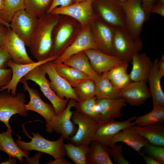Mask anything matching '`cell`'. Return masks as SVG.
Instances as JSON below:
<instances>
[{"instance_id":"obj_7","label":"cell","mask_w":164,"mask_h":164,"mask_svg":"<svg viewBox=\"0 0 164 164\" xmlns=\"http://www.w3.org/2000/svg\"><path fill=\"white\" fill-rule=\"evenodd\" d=\"M72 121L77 125L75 134L68 139L70 142L76 145L89 146L92 141L98 123L91 118L76 110L73 111Z\"/></svg>"},{"instance_id":"obj_51","label":"cell","mask_w":164,"mask_h":164,"mask_svg":"<svg viewBox=\"0 0 164 164\" xmlns=\"http://www.w3.org/2000/svg\"><path fill=\"white\" fill-rule=\"evenodd\" d=\"M9 159L7 160L3 161L1 164H17L16 158L9 157Z\"/></svg>"},{"instance_id":"obj_8","label":"cell","mask_w":164,"mask_h":164,"mask_svg":"<svg viewBox=\"0 0 164 164\" xmlns=\"http://www.w3.org/2000/svg\"><path fill=\"white\" fill-rule=\"evenodd\" d=\"M76 101L74 99H70L65 109L46 123L47 132L49 134L55 132L63 137L65 139L67 140L75 134L77 127L71 120L73 111L71 108L75 107Z\"/></svg>"},{"instance_id":"obj_42","label":"cell","mask_w":164,"mask_h":164,"mask_svg":"<svg viewBox=\"0 0 164 164\" xmlns=\"http://www.w3.org/2000/svg\"><path fill=\"white\" fill-rule=\"evenodd\" d=\"M11 69L0 68V88L6 86L10 82L12 77Z\"/></svg>"},{"instance_id":"obj_19","label":"cell","mask_w":164,"mask_h":164,"mask_svg":"<svg viewBox=\"0 0 164 164\" xmlns=\"http://www.w3.org/2000/svg\"><path fill=\"white\" fill-rule=\"evenodd\" d=\"M125 100L120 97L116 99L98 98L96 100L99 122L101 123L122 117L121 111L126 105Z\"/></svg>"},{"instance_id":"obj_16","label":"cell","mask_w":164,"mask_h":164,"mask_svg":"<svg viewBox=\"0 0 164 164\" xmlns=\"http://www.w3.org/2000/svg\"><path fill=\"white\" fill-rule=\"evenodd\" d=\"M58 56L57 55L51 56L44 60L27 64H19L14 63L11 59L7 63V67L10 68L12 71L11 80L6 86L0 88V91H6L12 94H16L17 87L20 80L28 73L36 67L46 62L53 61Z\"/></svg>"},{"instance_id":"obj_14","label":"cell","mask_w":164,"mask_h":164,"mask_svg":"<svg viewBox=\"0 0 164 164\" xmlns=\"http://www.w3.org/2000/svg\"><path fill=\"white\" fill-rule=\"evenodd\" d=\"M27 80L22 78L20 80L23 84L24 91L29 93L30 100L29 103L24 104L27 111H32L37 112L43 117L46 123L50 122L56 115L52 105L46 103L41 98V94L38 91L28 85Z\"/></svg>"},{"instance_id":"obj_40","label":"cell","mask_w":164,"mask_h":164,"mask_svg":"<svg viewBox=\"0 0 164 164\" xmlns=\"http://www.w3.org/2000/svg\"><path fill=\"white\" fill-rule=\"evenodd\" d=\"M128 63L125 62L101 75L104 76L110 81L116 79L127 73V70Z\"/></svg>"},{"instance_id":"obj_3","label":"cell","mask_w":164,"mask_h":164,"mask_svg":"<svg viewBox=\"0 0 164 164\" xmlns=\"http://www.w3.org/2000/svg\"><path fill=\"white\" fill-rule=\"evenodd\" d=\"M143 47L141 39H134L126 29L115 28L112 42L114 56L128 63Z\"/></svg>"},{"instance_id":"obj_47","label":"cell","mask_w":164,"mask_h":164,"mask_svg":"<svg viewBox=\"0 0 164 164\" xmlns=\"http://www.w3.org/2000/svg\"><path fill=\"white\" fill-rule=\"evenodd\" d=\"M150 12L157 14L164 17V5L154 4L150 9Z\"/></svg>"},{"instance_id":"obj_54","label":"cell","mask_w":164,"mask_h":164,"mask_svg":"<svg viewBox=\"0 0 164 164\" xmlns=\"http://www.w3.org/2000/svg\"><path fill=\"white\" fill-rule=\"evenodd\" d=\"M155 4L164 5V0H155Z\"/></svg>"},{"instance_id":"obj_20","label":"cell","mask_w":164,"mask_h":164,"mask_svg":"<svg viewBox=\"0 0 164 164\" xmlns=\"http://www.w3.org/2000/svg\"><path fill=\"white\" fill-rule=\"evenodd\" d=\"M92 32L98 49L113 55L112 42L115 28L103 21L94 20Z\"/></svg>"},{"instance_id":"obj_35","label":"cell","mask_w":164,"mask_h":164,"mask_svg":"<svg viewBox=\"0 0 164 164\" xmlns=\"http://www.w3.org/2000/svg\"><path fill=\"white\" fill-rule=\"evenodd\" d=\"M4 8L0 12V17L9 23L18 11L25 9L24 0H5Z\"/></svg>"},{"instance_id":"obj_6","label":"cell","mask_w":164,"mask_h":164,"mask_svg":"<svg viewBox=\"0 0 164 164\" xmlns=\"http://www.w3.org/2000/svg\"><path fill=\"white\" fill-rule=\"evenodd\" d=\"M121 4L125 15L126 29L134 39H140L142 27L146 21L142 0H127Z\"/></svg>"},{"instance_id":"obj_48","label":"cell","mask_w":164,"mask_h":164,"mask_svg":"<svg viewBox=\"0 0 164 164\" xmlns=\"http://www.w3.org/2000/svg\"><path fill=\"white\" fill-rule=\"evenodd\" d=\"M141 155L142 156L146 164H162L154 158L149 155H146L144 153L142 152Z\"/></svg>"},{"instance_id":"obj_25","label":"cell","mask_w":164,"mask_h":164,"mask_svg":"<svg viewBox=\"0 0 164 164\" xmlns=\"http://www.w3.org/2000/svg\"><path fill=\"white\" fill-rule=\"evenodd\" d=\"M0 151L7 153L9 157L16 158L23 163V157H29V152L22 151L14 141L11 129H7L6 131L0 133Z\"/></svg>"},{"instance_id":"obj_32","label":"cell","mask_w":164,"mask_h":164,"mask_svg":"<svg viewBox=\"0 0 164 164\" xmlns=\"http://www.w3.org/2000/svg\"><path fill=\"white\" fill-rule=\"evenodd\" d=\"M134 122L136 126L142 127L159 124L164 122V106H153L152 110L143 115L136 117Z\"/></svg>"},{"instance_id":"obj_26","label":"cell","mask_w":164,"mask_h":164,"mask_svg":"<svg viewBox=\"0 0 164 164\" xmlns=\"http://www.w3.org/2000/svg\"><path fill=\"white\" fill-rule=\"evenodd\" d=\"M53 32V45L50 56H59L66 48V44L73 30L72 25L69 23L63 24L58 27L56 26Z\"/></svg>"},{"instance_id":"obj_43","label":"cell","mask_w":164,"mask_h":164,"mask_svg":"<svg viewBox=\"0 0 164 164\" xmlns=\"http://www.w3.org/2000/svg\"><path fill=\"white\" fill-rule=\"evenodd\" d=\"M11 58L4 46L0 47V68H6L8 61Z\"/></svg>"},{"instance_id":"obj_4","label":"cell","mask_w":164,"mask_h":164,"mask_svg":"<svg viewBox=\"0 0 164 164\" xmlns=\"http://www.w3.org/2000/svg\"><path fill=\"white\" fill-rule=\"evenodd\" d=\"M0 92V121L4 123L7 129H11L9 121L14 115L19 114L26 117L28 112L25 108L26 101L24 94L20 92L15 95L5 91Z\"/></svg>"},{"instance_id":"obj_56","label":"cell","mask_w":164,"mask_h":164,"mask_svg":"<svg viewBox=\"0 0 164 164\" xmlns=\"http://www.w3.org/2000/svg\"><path fill=\"white\" fill-rule=\"evenodd\" d=\"M117 0L119 1V2H120L122 3L126 1L127 0Z\"/></svg>"},{"instance_id":"obj_45","label":"cell","mask_w":164,"mask_h":164,"mask_svg":"<svg viewBox=\"0 0 164 164\" xmlns=\"http://www.w3.org/2000/svg\"><path fill=\"white\" fill-rule=\"evenodd\" d=\"M155 0H142L143 7L145 12L146 21L149 19L151 13L150 9L155 4Z\"/></svg>"},{"instance_id":"obj_24","label":"cell","mask_w":164,"mask_h":164,"mask_svg":"<svg viewBox=\"0 0 164 164\" xmlns=\"http://www.w3.org/2000/svg\"><path fill=\"white\" fill-rule=\"evenodd\" d=\"M158 61L157 58L154 60L147 80L149 83V90L152 98L153 106L158 105L164 106V92L161 84L162 78L158 73Z\"/></svg>"},{"instance_id":"obj_27","label":"cell","mask_w":164,"mask_h":164,"mask_svg":"<svg viewBox=\"0 0 164 164\" xmlns=\"http://www.w3.org/2000/svg\"><path fill=\"white\" fill-rule=\"evenodd\" d=\"M63 63L85 73L94 82L100 76L92 67L84 51L71 56Z\"/></svg>"},{"instance_id":"obj_23","label":"cell","mask_w":164,"mask_h":164,"mask_svg":"<svg viewBox=\"0 0 164 164\" xmlns=\"http://www.w3.org/2000/svg\"><path fill=\"white\" fill-rule=\"evenodd\" d=\"M132 69L129 74L133 81H146L150 73L153 62L145 53H138L131 61Z\"/></svg>"},{"instance_id":"obj_49","label":"cell","mask_w":164,"mask_h":164,"mask_svg":"<svg viewBox=\"0 0 164 164\" xmlns=\"http://www.w3.org/2000/svg\"><path fill=\"white\" fill-rule=\"evenodd\" d=\"M158 73L162 78L164 75V55L163 54L158 63Z\"/></svg>"},{"instance_id":"obj_52","label":"cell","mask_w":164,"mask_h":164,"mask_svg":"<svg viewBox=\"0 0 164 164\" xmlns=\"http://www.w3.org/2000/svg\"><path fill=\"white\" fill-rule=\"evenodd\" d=\"M0 23L2 24L6 27L9 28L10 27V24L9 23L5 22L0 17Z\"/></svg>"},{"instance_id":"obj_33","label":"cell","mask_w":164,"mask_h":164,"mask_svg":"<svg viewBox=\"0 0 164 164\" xmlns=\"http://www.w3.org/2000/svg\"><path fill=\"white\" fill-rule=\"evenodd\" d=\"M66 155L76 164H87L86 155L89 146L76 145L70 142L64 143Z\"/></svg>"},{"instance_id":"obj_13","label":"cell","mask_w":164,"mask_h":164,"mask_svg":"<svg viewBox=\"0 0 164 164\" xmlns=\"http://www.w3.org/2000/svg\"><path fill=\"white\" fill-rule=\"evenodd\" d=\"M41 66L48 76L50 87L59 98L62 99H72L77 102L79 101L73 87L57 73L52 61L46 62Z\"/></svg>"},{"instance_id":"obj_21","label":"cell","mask_w":164,"mask_h":164,"mask_svg":"<svg viewBox=\"0 0 164 164\" xmlns=\"http://www.w3.org/2000/svg\"><path fill=\"white\" fill-rule=\"evenodd\" d=\"M120 95L126 103L136 106L142 105L151 97L146 81H132L127 87L120 90Z\"/></svg>"},{"instance_id":"obj_53","label":"cell","mask_w":164,"mask_h":164,"mask_svg":"<svg viewBox=\"0 0 164 164\" xmlns=\"http://www.w3.org/2000/svg\"><path fill=\"white\" fill-rule=\"evenodd\" d=\"M5 3V0H0V12L1 11L4 7Z\"/></svg>"},{"instance_id":"obj_29","label":"cell","mask_w":164,"mask_h":164,"mask_svg":"<svg viewBox=\"0 0 164 164\" xmlns=\"http://www.w3.org/2000/svg\"><path fill=\"white\" fill-rule=\"evenodd\" d=\"M87 164H113L109 154L108 146L96 141H92L86 155Z\"/></svg>"},{"instance_id":"obj_5","label":"cell","mask_w":164,"mask_h":164,"mask_svg":"<svg viewBox=\"0 0 164 164\" xmlns=\"http://www.w3.org/2000/svg\"><path fill=\"white\" fill-rule=\"evenodd\" d=\"M46 72L41 65L34 68L23 78L31 80L38 85L44 95L53 106L56 115L60 113L66 108L69 99L59 98L50 87L49 81L46 77Z\"/></svg>"},{"instance_id":"obj_36","label":"cell","mask_w":164,"mask_h":164,"mask_svg":"<svg viewBox=\"0 0 164 164\" xmlns=\"http://www.w3.org/2000/svg\"><path fill=\"white\" fill-rule=\"evenodd\" d=\"M97 97L94 96L82 101H76L75 107L77 111L99 122L98 115L97 112L96 100Z\"/></svg>"},{"instance_id":"obj_31","label":"cell","mask_w":164,"mask_h":164,"mask_svg":"<svg viewBox=\"0 0 164 164\" xmlns=\"http://www.w3.org/2000/svg\"><path fill=\"white\" fill-rule=\"evenodd\" d=\"M94 83L95 96L97 98L116 99L121 97L120 90L116 88L104 75H100Z\"/></svg>"},{"instance_id":"obj_55","label":"cell","mask_w":164,"mask_h":164,"mask_svg":"<svg viewBox=\"0 0 164 164\" xmlns=\"http://www.w3.org/2000/svg\"><path fill=\"white\" fill-rule=\"evenodd\" d=\"M74 2L75 3V2H84L85 1H94V0H73Z\"/></svg>"},{"instance_id":"obj_37","label":"cell","mask_w":164,"mask_h":164,"mask_svg":"<svg viewBox=\"0 0 164 164\" xmlns=\"http://www.w3.org/2000/svg\"><path fill=\"white\" fill-rule=\"evenodd\" d=\"M73 88L79 101L95 96V83L90 79L80 83Z\"/></svg>"},{"instance_id":"obj_39","label":"cell","mask_w":164,"mask_h":164,"mask_svg":"<svg viewBox=\"0 0 164 164\" xmlns=\"http://www.w3.org/2000/svg\"><path fill=\"white\" fill-rule=\"evenodd\" d=\"M122 145L116 143L108 146L109 154L116 163L118 164H129L130 163L125 159L122 155Z\"/></svg>"},{"instance_id":"obj_15","label":"cell","mask_w":164,"mask_h":164,"mask_svg":"<svg viewBox=\"0 0 164 164\" xmlns=\"http://www.w3.org/2000/svg\"><path fill=\"white\" fill-rule=\"evenodd\" d=\"M136 117L135 116L124 121L113 120L98 123L92 141H97L104 146H108L111 139L119 132L128 127L135 125V122L131 121Z\"/></svg>"},{"instance_id":"obj_11","label":"cell","mask_w":164,"mask_h":164,"mask_svg":"<svg viewBox=\"0 0 164 164\" xmlns=\"http://www.w3.org/2000/svg\"><path fill=\"white\" fill-rule=\"evenodd\" d=\"M38 19V18L22 9L14 15L9 23L10 28L29 47Z\"/></svg>"},{"instance_id":"obj_10","label":"cell","mask_w":164,"mask_h":164,"mask_svg":"<svg viewBox=\"0 0 164 164\" xmlns=\"http://www.w3.org/2000/svg\"><path fill=\"white\" fill-rule=\"evenodd\" d=\"M93 2L91 1H87L75 2L65 7H57L50 13L71 16L77 20L83 27L88 25L90 23L98 18L93 10Z\"/></svg>"},{"instance_id":"obj_2","label":"cell","mask_w":164,"mask_h":164,"mask_svg":"<svg viewBox=\"0 0 164 164\" xmlns=\"http://www.w3.org/2000/svg\"><path fill=\"white\" fill-rule=\"evenodd\" d=\"M31 134L33 137H29L31 140L29 142L23 141L19 138L16 140L15 143L22 151H37L51 155L54 159L64 157L66 155L64 146L65 139L61 135L58 140L52 141L46 139L38 132Z\"/></svg>"},{"instance_id":"obj_46","label":"cell","mask_w":164,"mask_h":164,"mask_svg":"<svg viewBox=\"0 0 164 164\" xmlns=\"http://www.w3.org/2000/svg\"><path fill=\"white\" fill-rule=\"evenodd\" d=\"M9 28L0 23V47L4 46L6 36Z\"/></svg>"},{"instance_id":"obj_1","label":"cell","mask_w":164,"mask_h":164,"mask_svg":"<svg viewBox=\"0 0 164 164\" xmlns=\"http://www.w3.org/2000/svg\"><path fill=\"white\" fill-rule=\"evenodd\" d=\"M58 15L46 13L38 18L29 46L37 61L51 56L53 32L59 21Z\"/></svg>"},{"instance_id":"obj_38","label":"cell","mask_w":164,"mask_h":164,"mask_svg":"<svg viewBox=\"0 0 164 164\" xmlns=\"http://www.w3.org/2000/svg\"><path fill=\"white\" fill-rule=\"evenodd\" d=\"M143 148L148 155L154 158L162 164H164V147L155 145L147 142Z\"/></svg>"},{"instance_id":"obj_18","label":"cell","mask_w":164,"mask_h":164,"mask_svg":"<svg viewBox=\"0 0 164 164\" xmlns=\"http://www.w3.org/2000/svg\"><path fill=\"white\" fill-rule=\"evenodd\" d=\"M84 51L88 57L94 70L100 75L126 62L98 49H89Z\"/></svg>"},{"instance_id":"obj_44","label":"cell","mask_w":164,"mask_h":164,"mask_svg":"<svg viewBox=\"0 0 164 164\" xmlns=\"http://www.w3.org/2000/svg\"><path fill=\"white\" fill-rule=\"evenodd\" d=\"M72 1V0H52L47 13H50L53 9L58 6L63 7L69 5Z\"/></svg>"},{"instance_id":"obj_28","label":"cell","mask_w":164,"mask_h":164,"mask_svg":"<svg viewBox=\"0 0 164 164\" xmlns=\"http://www.w3.org/2000/svg\"><path fill=\"white\" fill-rule=\"evenodd\" d=\"M134 128L137 132L148 142L164 147L163 124L142 127L135 125Z\"/></svg>"},{"instance_id":"obj_9","label":"cell","mask_w":164,"mask_h":164,"mask_svg":"<svg viewBox=\"0 0 164 164\" xmlns=\"http://www.w3.org/2000/svg\"><path fill=\"white\" fill-rule=\"evenodd\" d=\"M97 17L115 28H125V18L121 2L117 0H94Z\"/></svg>"},{"instance_id":"obj_17","label":"cell","mask_w":164,"mask_h":164,"mask_svg":"<svg viewBox=\"0 0 164 164\" xmlns=\"http://www.w3.org/2000/svg\"><path fill=\"white\" fill-rule=\"evenodd\" d=\"M11 59L19 64H27L35 62L29 56L24 42L9 28L3 46Z\"/></svg>"},{"instance_id":"obj_22","label":"cell","mask_w":164,"mask_h":164,"mask_svg":"<svg viewBox=\"0 0 164 164\" xmlns=\"http://www.w3.org/2000/svg\"><path fill=\"white\" fill-rule=\"evenodd\" d=\"M134 126L128 127L119 132L111 139L108 146L118 142H123L141 155V149L148 142L137 132Z\"/></svg>"},{"instance_id":"obj_34","label":"cell","mask_w":164,"mask_h":164,"mask_svg":"<svg viewBox=\"0 0 164 164\" xmlns=\"http://www.w3.org/2000/svg\"><path fill=\"white\" fill-rule=\"evenodd\" d=\"M52 0H24L25 9L39 18L47 13Z\"/></svg>"},{"instance_id":"obj_41","label":"cell","mask_w":164,"mask_h":164,"mask_svg":"<svg viewBox=\"0 0 164 164\" xmlns=\"http://www.w3.org/2000/svg\"><path fill=\"white\" fill-rule=\"evenodd\" d=\"M110 81L116 88L121 90L127 87L133 81L129 74L127 73Z\"/></svg>"},{"instance_id":"obj_50","label":"cell","mask_w":164,"mask_h":164,"mask_svg":"<svg viewBox=\"0 0 164 164\" xmlns=\"http://www.w3.org/2000/svg\"><path fill=\"white\" fill-rule=\"evenodd\" d=\"M47 164H70L71 163L64 157L55 159L54 160H50Z\"/></svg>"},{"instance_id":"obj_30","label":"cell","mask_w":164,"mask_h":164,"mask_svg":"<svg viewBox=\"0 0 164 164\" xmlns=\"http://www.w3.org/2000/svg\"><path fill=\"white\" fill-rule=\"evenodd\" d=\"M52 63L57 73L73 88L83 81L90 79L83 73L63 63H55L52 61Z\"/></svg>"},{"instance_id":"obj_12","label":"cell","mask_w":164,"mask_h":164,"mask_svg":"<svg viewBox=\"0 0 164 164\" xmlns=\"http://www.w3.org/2000/svg\"><path fill=\"white\" fill-rule=\"evenodd\" d=\"M98 49L89 25L83 27L75 40L53 62L63 63L71 56L89 49Z\"/></svg>"}]
</instances>
